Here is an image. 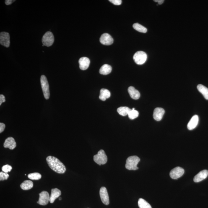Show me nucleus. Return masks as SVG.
Returning a JSON list of instances; mask_svg holds the SVG:
<instances>
[{
	"label": "nucleus",
	"mask_w": 208,
	"mask_h": 208,
	"mask_svg": "<svg viewBox=\"0 0 208 208\" xmlns=\"http://www.w3.org/2000/svg\"><path fill=\"white\" fill-rule=\"evenodd\" d=\"M46 161L50 168L56 173H63L66 172L65 166L56 158L48 156L46 158Z\"/></svg>",
	"instance_id": "nucleus-1"
},
{
	"label": "nucleus",
	"mask_w": 208,
	"mask_h": 208,
	"mask_svg": "<svg viewBox=\"0 0 208 208\" xmlns=\"http://www.w3.org/2000/svg\"><path fill=\"white\" fill-rule=\"evenodd\" d=\"M9 177V175L8 173H5L4 172H0V180L1 181L7 180Z\"/></svg>",
	"instance_id": "nucleus-29"
},
{
	"label": "nucleus",
	"mask_w": 208,
	"mask_h": 208,
	"mask_svg": "<svg viewBox=\"0 0 208 208\" xmlns=\"http://www.w3.org/2000/svg\"><path fill=\"white\" fill-rule=\"evenodd\" d=\"M6 102L5 97L3 95H0V105L3 103Z\"/></svg>",
	"instance_id": "nucleus-32"
},
{
	"label": "nucleus",
	"mask_w": 208,
	"mask_h": 208,
	"mask_svg": "<svg viewBox=\"0 0 208 208\" xmlns=\"http://www.w3.org/2000/svg\"><path fill=\"white\" fill-rule=\"evenodd\" d=\"M90 63V60L88 58L85 57L81 58L79 60V68L82 70H85L89 68Z\"/></svg>",
	"instance_id": "nucleus-12"
},
{
	"label": "nucleus",
	"mask_w": 208,
	"mask_h": 208,
	"mask_svg": "<svg viewBox=\"0 0 208 208\" xmlns=\"http://www.w3.org/2000/svg\"><path fill=\"white\" fill-rule=\"evenodd\" d=\"M41 175L38 173H34L29 174L28 177L31 180H38L41 178Z\"/></svg>",
	"instance_id": "nucleus-27"
},
{
	"label": "nucleus",
	"mask_w": 208,
	"mask_h": 208,
	"mask_svg": "<svg viewBox=\"0 0 208 208\" xmlns=\"http://www.w3.org/2000/svg\"><path fill=\"white\" fill-rule=\"evenodd\" d=\"M54 41V36L51 32H46L42 38V43L45 46L48 47L51 46Z\"/></svg>",
	"instance_id": "nucleus-6"
},
{
	"label": "nucleus",
	"mask_w": 208,
	"mask_h": 208,
	"mask_svg": "<svg viewBox=\"0 0 208 208\" xmlns=\"http://www.w3.org/2000/svg\"><path fill=\"white\" fill-rule=\"evenodd\" d=\"M109 1L115 5H120L122 3L121 0H110Z\"/></svg>",
	"instance_id": "nucleus-30"
},
{
	"label": "nucleus",
	"mask_w": 208,
	"mask_h": 208,
	"mask_svg": "<svg viewBox=\"0 0 208 208\" xmlns=\"http://www.w3.org/2000/svg\"><path fill=\"white\" fill-rule=\"evenodd\" d=\"M165 110L161 108H156L154 110L153 117L156 121H160L163 118Z\"/></svg>",
	"instance_id": "nucleus-13"
},
{
	"label": "nucleus",
	"mask_w": 208,
	"mask_h": 208,
	"mask_svg": "<svg viewBox=\"0 0 208 208\" xmlns=\"http://www.w3.org/2000/svg\"><path fill=\"white\" fill-rule=\"evenodd\" d=\"M10 37L9 33L7 32H1L0 34V43L6 48H8L10 45Z\"/></svg>",
	"instance_id": "nucleus-8"
},
{
	"label": "nucleus",
	"mask_w": 208,
	"mask_h": 208,
	"mask_svg": "<svg viewBox=\"0 0 208 208\" xmlns=\"http://www.w3.org/2000/svg\"><path fill=\"white\" fill-rule=\"evenodd\" d=\"M128 115L130 119L134 120L138 117L139 115V113L137 111L135 110V108H133L128 113Z\"/></svg>",
	"instance_id": "nucleus-26"
},
{
	"label": "nucleus",
	"mask_w": 208,
	"mask_h": 208,
	"mask_svg": "<svg viewBox=\"0 0 208 208\" xmlns=\"http://www.w3.org/2000/svg\"><path fill=\"white\" fill-rule=\"evenodd\" d=\"M100 195L102 202L106 205H108L110 203L109 198L108 191L105 187H102L100 188Z\"/></svg>",
	"instance_id": "nucleus-10"
},
{
	"label": "nucleus",
	"mask_w": 208,
	"mask_h": 208,
	"mask_svg": "<svg viewBox=\"0 0 208 208\" xmlns=\"http://www.w3.org/2000/svg\"><path fill=\"white\" fill-rule=\"evenodd\" d=\"M197 88L199 92L202 94L205 98L208 100V88L202 84H199Z\"/></svg>",
	"instance_id": "nucleus-21"
},
{
	"label": "nucleus",
	"mask_w": 208,
	"mask_h": 208,
	"mask_svg": "<svg viewBox=\"0 0 208 208\" xmlns=\"http://www.w3.org/2000/svg\"><path fill=\"white\" fill-rule=\"evenodd\" d=\"M128 92L130 96L134 100H138L140 97L139 92L134 87H128Z\"/></svg>",
	"instance_id": "nucleus-17"
},
{
	"label": "nucleus",
	"mask_w": 208,
	"mask_h": 208,
	"mask_svg": "<svg viewBox=\"0 0 208 208\" xmlns=\"http://www.w3.org/2000/svg\"><path fill=\"white\" fill-rule=\"evenodd\" d=\"M61 199H62V198H61V197H60V198H59V201H61Z\"/></svg>",
	"instance_id": "nucleus-35"
},
{
	"label": "nucleus",
	"mask_w": 208,
	"mask_h": 208,
	"mask_svg": "<svg viewBox=\"0 0 208 208\" xmlns=\"http://www.w3.org/2000/svg\"><path fill=\"white\" fill-rule=\"evenodd\" d=\"M208 175V171L207 170H202L195 176L193 178V181L195 182H199L207 178Z\"/></svg>",
	"instance_id": "nucleus-14"
},
{
	"label": "nucleus",
	"mask_w": 208,
	"mask_h": 208,
	"mask_svg": "<svg viewBox=\"0 0 208 208\" xmlns=\"http://www.w3.org/2000/svg\"><path fill=\"white\" fill-rule=\"evenodd\" d=\"M40 80L44 96L46 100H48L50 97V91L49 84L48 80L45 75L41 76Z\"/></svg>",
	"instance_id": "nucleus-3"
},
{
	"label": "nucleus",
	"mask_w": 208,
	"mask_h": 208,
	"mask_svg": "<svg viewBox=\"0 0 208 208\" xmlns=\"http://www.w3.org/2000/svg\"><path fill=\"white\" fill-rule=\"evenodd\" d=\"M12 169V167L9 165H6L3 166L2 168V171L6 173H7L8 172L11 171Z\"/></svg>",
	"instance_id": "nucleus-28"
},
{
	"label": "nucleus",
	"mask_w": 208,
	"mask_h": 208,
	"mask_svg": "<svg viewBox=\"0 0 208 208\" xmlns=\"http://www.w3.org/2000/svg\"><path fill=\"white\" fill-rule=\"evenodd\" d=\"M131 109L128 107L123 106L119 107L117 109V112L120 115L122 116H126L128 115Z\"/></svg>",
	"instance_id": "nucleus-23"
},
{
	"label": "nucleus",
	"mask_w": 208,
	"mask_h": 208,
	"mask_svg": "<svg viewBox=\"0 0 208 208\" xmlns=\"http://www.w3.org/2000/svg\"><path fill=\"white\" fill-rule=\"evenodd\" d=\"M138 205L139 208H152L148 202L141 198L139 199L138 201Z\"/></svg>",
	"instance_id": "nucleus-25"
},
{
	"label": "nucleus",
	"mask_w": 208,
	"mask_h": 208,
	"mask_svg": "<svg viewBox=\"0 0 208 208\" xmlns=\"http://www.w3.org/2000/svg\"><path fill=\"white\" fill-rule=\"evenodd\" d=\"M154 1H155V2H157L158 3V4L159 5L163 4L164 1V0H154Z\"/></svg>",
	"instance_id": "nucleus-34"
},
{
	"label": "nucleus",
	"mask_w": 208,
	"mask_h": 208,
	"mask_svg": "<svg viewBox=\"0 0 208 208\" xmlns=\"http://www.w3.org/2000/svg\"><path fill=\"white\" fill-rule=\"evenodd\" d=\"M5 125L2 123H0V133H2L4 131L5 128Z\"/></svg>",
	"instance_id": "nucleus-31"
},
{
	"label": "nucleus",
	"mask_w": 208,
	"mask_h": 208,
	"mask_svg": "<svg viewBox=\"0 0 208 208\" xmlns=\"http://www.w3.org/2000/svg\"><path fill=\"white\" fill-rule=\"evenodd\" d=\"M93 160L97 164L101 165L106 163L108 158L105 151L103 149H101L97 155L94 156Z\"/></svg>",
	"instance_id": "nucleus-4"
},
{
	"label": "nucleus",
	"mask_w": 208,
	"mask_h": 208,
	"mask_svg": "<svg viewBox=\"0 0 208 208\" xmlns=\"http://www.w3.org/2000/svg\"><path fill=\"white\" fill-rule=\"evenodd\" d=\"M140 158L137 156H130L126 160L125 167L130 170H136L139 169L137 165L140 161Z\"/></svg>",
	"instance_id": "nucleus-2"
},
{
	"label": "nucleus",
	"mask_w": 208,
	"mask_h": 208,
	"mask_svg": "<svg viewBox=\"0 0 208 208\" xmlns=\"http://www.w3.org/2000/svg\"><path fill=\"white\" fill-rule=\"evenodd\" d=\"M111 96V93L108 89L103 88L101 89L99 98L100 100L105 101L106 99L109 98Z\"/></svg>",
	"instance_id": "nucleus-19"
},
{
	"label": "nucleus",
	"mask_w": 208,
	"mask_h": 208,
	"mask_svg": "<svg viewBox=\"0 0 208 208\" xmlns=\"http://www.w3.org/2000/svg\"><path fill=\"white\" fill-rule=\"evenodd\" d=\"M100 42L102 45H110L113 43V39L109 34L104 33L100 37Z\"/></svg>",
	"instance_id": "nucleus-11"
},
{
	"label": "nucleus",
	"mask_w": 208,
	"mask_h": 208,
	"mask_svg": "<svg viewBox=\"0 0 208 208\" xmlns=\"http://www.w3.org/2000/svg\"><path fill=\"white\" fill-rule=\"evenodd\" d=\"M133 58L136 64L141 65L144 64L147 61V56L145 52L139 51L135 54Z\"/></svg>",
	"instance_id": "nucleus-5"
},
{
	"label": "nucleus",
	"mask_w": 208,
	"mask_h": 208,
	"mask_svg": "<svg viewBox=\"0 0 208 208\" xmlns=\"http://www.w3.org/2000/svg\"><path fill=\"white\" fill-rule=\"evenodd\" d=\"M40 198L39 201H37V204L40 205L45 206L48 204L50 200L49 194L46 191H44L39 194Z\"/></svg>",
	"instance_id": "nucleus-9"
},
{
	"label": "nucleus",
	"mask_w": 208,
	"mask_h": 208,
	"mask_svg": "<svg viewBox=\"0 0 208 208\" xmlns=\"http://www.w3.org/2000/svg\"><path fill=\"white\" fill-rule=\"evenodd\" d=\"M61 194V191L58 188H53L51 190V196H50V202L53 203L56 199L59 197Z\"/></svg>",
	"instance_id": "nucleus-18"
},
{
	"label": "nucleus",
	"mask_w": 208,
	"mask_h": 208,
	"mask_svg": "<svg viewBox=\"0 0 208 208\" xmlns=\"http://www.w3.org/2000/svg\"><path fill=\"white\" fill-rule=\"evenodd\" d=\"M133 27L135 30L142 33H146L147 31V29L146 27L138 23L134 24Z\"/></svg>",
	"instance_id": "nucleus-24"
},
{
	"label": "nucleus",
	"mask_w": 208,
	"mask_h": 208,
	"mask_svg": "<svg viewBox=\"0 0 208 208\" xmlns=\"http://www.w3.org/2000/svg\"><path fill=\"white\" fill-rule=\"evenodd\" d=\"M33 187V183L30 180H25L21 185V187L23 190H29Z\"/></svg>",
	"instance_id": "nucleus-22"
},
{
	"label": "nucleus",
	"mask_w": 208,
	"mask_h": 208,
	"mask_svg": "<svg viewBox=\"0 0 208 208\" xmlns=\"http://www.w3.org/2000/svg\"><path fill=\"white\" fill-rule=\"evenodd\" d=\"M4 147L5 148L13 149L16 147V143L13 138L9 137L6 139L4 143Z\"/></svg>",
	"instance_id": "nucleus-15"
},
{
	"label": "nucleus",
	"mask_w": 208,
	"mask_h": 208,
	"mask_svg": "<svg viewBox=\"0 0 208 208\" xmlns=\"http://www.w3.org/2000/svg\"><path fill=\"white\" fill-rule=\"evenodd\" d=\"M199 118L197 115H195L191 118L187 125L188 129L191 130L196 127L199 123Z\"/></svg>",
	"instance_id": "nucleus-16"
},
{
	"label": "nucleus",
	"mask_w": 208,
	"mask_h": 208,
	"mask_svg": "<svg viewBox=\"0 0 208 208\" xmlns=\"http://www.w3.org/2000/svg\"><path fill=\"white\" fill-rule=\"evenodd\" d=\"M16 1H14V0H6L5 1V4L7 5H11L13 2H14Z\"/></svg>",
	"instance_id": "nucleus-33"
},
{
	"label": "nucleus",
	"mask_w": 208,
	"mask_h": 208,
	"mask_svg": "<svg viewBox=\"0 0 208 208\" xmlns=\"http://www.w3.org/2000/svg\"><path fill=\"white\" fill-rule=\"evenodd\" d=\"M112 71V68L109 65L105 64L103 65L100 68L99 72L100 73L103 75H107L111 73Z\"/></svg>",
	"instance_id": "nucleus-20"
},
{
	"label": "nucleus",
	"mask_w": 208,
	"mask_h": 208,
	"mask_svg": "<svg viewBox=\"0 0 208 208\" xmlns=\"http://www.w3.org/2000/svg\"><path fill=\"white\" fill-rule=\"evenodd\" d=\"M184 170L180 167H175L170 172V177L173 179H177L181 177L184 173Z\"/></svg>",
	"instance_id": "nucleus-7"
}]
</instances>
